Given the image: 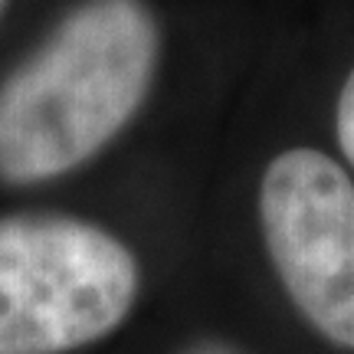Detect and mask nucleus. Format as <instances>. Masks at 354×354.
I'll list each match as a JSON object with an SVG mask.
<instances>
[{"mask_svg":"<svg viewBox=\"0 0 354 354\" xmlns=\"http://www.w3.org/2000/svg\"><path fill=\"white\" fill-rule=\"evenodd\" d=\"M158 26L141 0H86L0 88V177L33 184L88 161L148 95Z\"/></svg>","mask_w":354,"mask_h":354,"instance_id":"1","label":"nucleus"},{"mask_svg":"<svg viewBox=\"0 0 354 354\" xmlns=\"http://www.w3.org/2000/svg\"><path fill=\"white\" fill-rule=\"evenodd\" d=\"M138 299L125 243L73 216L0 220V354H69L102 342Z\"/></svg>","mask_w":354,"mask_h":354,"instance_id":"2","label":"nucleus"},{"mask_svg":"<svg viewBox=\"0 0 354 354\" xmlns=\"http://www.w3.org/2000/svg\"><path fill=\"white\" fill-rule=\"evenodd\" d=\"M266 253L312 328L354 351V184L322 151L272 158L259 184Z\"/></svg>","mask_w":354,"mask_h":354,"instance_id":"3","label":"nucleus"},{"mask_svg":"<svg viewBox=\"0 0 354 354\" xmlns=\"http://www.w3.org/2000/svg\"><path fill=\"white\" fill-rule=\"evenodd\" d=\"M335 125H338V145H342L344 158L354 165V69H351V76L344 79L342 95H338Z\"/></svg>","mask_w":354,"mask_h":354,"instance_id":"4","label":"nucleus"},{"mask_svg":"<svg viewBox=\"0 0 354 354\" xmlns=\"http://www.w3.org/2000/svg\"><path fill=\"white\" fill-rule=\"evenodd\" d=\"M184 354H240V351H233V348H227V344L203 342V344H194V348H187Z\"/></svg>","mask_w":354,"mask_h":354,"instance_id":"5","label":"nucleus"},{"mask_svg":"<svg viewBox=\"0 0 354 354\" xmlns=\"http://www.w3.org/2000/svg\"><path fill=\"white\" fill-rule=\"evenodd\" d=\"M3 10H7V0H0V17H3Z\"/></svg>","mask_w":354,"mask_h":354,"instance_id":"6","label":"nucleus"}]
</instances>
